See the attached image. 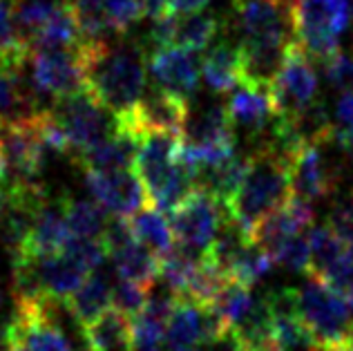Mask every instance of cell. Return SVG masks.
Segmentation results:
<instances>
[{
    "mask_svg": "<svg viewBox=\"0 0 353 351\" xmlns=\"http://www.w3.org/2000/svg\"><path fill=\"white\" fill-rule=\"evenodd\" d=\"M85 90L114 117H123L145 94L148 50L132 43L99 41L79 45Z\"/></svg>",
    "mask_w": 353,
    "mask_h": 351,
    "instance_id": "obj_1",
    "label": "cell"
},
{
    "mask_svg": "<svg viewBox=\"0 0 353 351\" xmlns=\"http://www.w3.org/2000/svg\"><path fill=\"white\" fill-rule=\"evenodd\" d=\"M289 197L291 163L268 146H259L248 157V170L226 210L241 230L250 233L259 219L280 208Z\"/></svg>",
    "mask_w": 353,
    "mask_h": 351,
    "instance_id": "obj_2",
    "label": "cell"
},
{
    "mask_svg": "<svg viewBox=\"0 0 353 351\" xmlns=\"http://www.w3.org/2000/svg\"><path fill=\"white\" fill-rule=\"evenodd\" d=\"M297 309L315 345L336 351L353 336L351 304L315 275L306 273V282L297 286Z\"/></svg>",
    "mask_w": 353,
    "mask_h": 351,
    "instance_id": "obj_3",
    "label": "cell"
},
{
    "mask_svg": "<svg viewBox=\"0 0 353 351\" xmlns=\"http://www.w3.org/2000/svg\"><path fill=\"white\" fill-rule=\"evenodd\" d=\"M293 39L313 61L324 63L340 50L351 21L349 0H291Z\"/></svg>",
    "mask_w": 353,
    "mask_h": 351,
    "instance_id": "obj_4",
    "label": "cell"
},
{
    "mask_svg": "<svg viewBox=\"0 0 353 351\" xmlns=\"http://www.w3.org/2000/svg\"><path fill=\"white\" fill-rule=\"evenodd\" d=\"M235 152V128L226 103H208L188 114L181 130V159L194 168L226 159Z\"/></svg>",
    "mask_w": 353,
    "mask_h": 351,
    "instance_id": "obj_5",
    "label": "cell"
},
{
    "mask_svg": "<svg viewBox=\"0 0 353 351\" xmlns=\"http://www.w3.org/2000/svg\"><path fill=\"white\" fill-rule=\"evenodd\" d=\"M52 114L68 137L70 154L77 161L103 143L108 137H112L117 130V117L101 106L88 90L70 99L57 101Z\"/></svg>",
    "mask_w": 353,
    "mask_h": 351,
    "instance_id": "obj_6",
    "label": "cell"
},
{
    "mask_svg": "<svg viewBox=\"0 0 353 351\" xmlns=\"http://www.w3.org/2000/svg\"><path fill=\"white\" fill-rule=\"evenodd\" d=\"M271 97L277 119H295L315 103L318 74L313 68V59L295 39L286 48L282 68L271 83Z\"/></svg>",
    "mask_w": 353,
    "mask_h": 351,
    "instance_id": "obj_7",
    "label": "cell"
},
{
    "mask_svg": "<svg viewBox=\"0 0 353 351\" xmlns=\"http://www.w3.org/2000/svg\"><path fill=\"white\" fill-rule=\"evenodd\" d=\"M228 210L210 192L194 188L179 206L170 212L174 244L206 253L221 226L226 224Z\"/></svg>",
    "mask_w": 353,
    "mask_h": 351,
    "instance_id": "obj_8",
    "label": "cell"
},
{
    "mask_svg": "<svg viewBox=\"0 0 353 351\" xmlns=\"http://www.w3.org/2000/svg\"><path fill=\"white\" fill-rule=\"evenodd\" d=\"M239 43H264L286 48L293 39L291 0H230Z\"/></svg>",
    "mask_w": 353,
    "mask_h": 351,
    "instance_id": "obj_9",
    "label": "cell"
},
{
    "mask_svg": "<svg viewBox=\"0 0 353 351\" xmlns=\"http://www.w3.org/2000/svg\"><path fill=\"white\" fill-rule=\"evenodd\" d=\"M30 72L34 88L41 92L43 99H54V103L85 90V70L79 48L32 50Z\"/></svg>",
    "mask_w": 353,
    "mask_h": 351,
    "instance_id": "obj_10",
    "label": "cell"
},
{
    "mask_svg": "<svg viewBox=\"0 0 353 351\" xmlns=\"http://www.w3.org/2000/svg\"><path fill=\"white\" fill-rule=\"evenodd\" d=\"M188 101L179 94L157 88L145 92L141 101L130 110L128 114L117 117V126L134 137H143L150 132L181 134L188 121Z\"/></svg>",
    "mask_w": 353,
    "mask_h": 351,
    "instance_id": "obj_11",
    "label": "cell"
},
{
    "mask_svg": "<svg viewBox=\"0 0 353 351\" xmlns=\"http://www.w3.org/2000/svg\"><path fill=\"white\" fill-rule=\"evenodd\" d=\"M179 152H181V134L150 132L139 137L134 172L141 179L150 204L174 174L176 166H179Z\"/></svg>",
    "mask_w": 353,
    "mask_h": 351,
    "instance_id": "obj_12",
    "label": "cell"
},
{
    "mask_svg": "<svg viewBox=\"0 0 353 351\" xmlns=\"http://www.w3.org/2000/svg\"><path fill=\"white\" fill-rule=\"evenodd\" d=\"M88 188L94 201L119 217H130L150 204L148 192L134 170L85 172Z\"/></svg>",
    "mask_w": 353,
    "mask_h": 351,
    "instance_id": "obj_13",
    "label": "cell"
},
{
    "mask_svg": "<svg viewBox=\"0 0 353 351\" xmlns=\"http://www.w3.org/2000/svg\"><path fill=\"white\" fill-rule=\"evenodd\" d=\"M342 179L338 163L327 159L320 146H309L291 161V195L318 201L333 195Z\"/></svg>",
    "mask_w": 353,
    "mask_h": 351,
    "instance_id": "obj_14",
    "label": "cell"
},
{
    "mask_svg": "<svg viewBox=\"0 0 353 351\" xmlns=\"http://www.w3.org/2000/svg\"><path fill=\"white\" fill-rule=\"evenodd\" d=\"M313 219L315 212L309 201L291 195L280 208H275L264 219H259L248 233V237L255 246H259L273 257V253L286 239H291L293 235H302L304 228L313 226Z\"/></svg>",
    "mask_w": 353,
    "mask_h": 351,
    "instance_id": "obj_15",
    "label": "cell"
},
{
    "mask_svg": "<svg viewBox=\"0 0 353 351\" xmlns=\"http://www.w3.org/2000/svg\"><path fill=\"white\" fill-rule=\"evenodd\" d=\"M148 72L152 74L159 88L188 101V97L197 92L201 63L197 59V52L183 48H163L148 54Z\"/></svg>",
    "mask_w": 353,
    "mask_h": 351,
    "instance_id": "obj_16",
    "label": "cell"
},
{
    "mask_svg": "<svg viewBox=\"0 0 353 351\" xmlns=\"http://www.w3.org/2000/svg\"><path fill=\"white\" fill-rule=\"evenodd\" d=\"M226 110L233 128H239L255 139L264 137V132L271 130L277 121L271 90L248 86V83H239V88L233 90L226 101Z\"/></svg>",
    "mask_w": 353,
    "mask_h": 351,
    "instance_id": "obj_17",
    "label": "cell"
},
{
    "mask_svg": "<svg viewBox=\"0 0 353 351\" xmlns=\"http://www.w3.org/2000/svg\"><path fill=\"white\" fill-rule=\"evenodd\" d=\"M70 239H72V233H70L68 219H65L63 201H59V204L45 201V204L36 210L25 244L21 246V251H16V253L45 257V255L63 251V248L70 244Z\"/></svg>",
    "mask_w": 353,
    "mask_h": 351,
    "instance_id": "obj_18",
    "label": "cell"
},
{
    "mask_svg": "<svg viewBox=\"0 0 353 351\" xmlns=\"http://www.w3.org/2000/svg\"><path fill=\"white\" fill-rule=\"evenodd\" d=\"M139 150V137L125 132L117 126L112 137L81 157L79 163L85 172H121L134 170V159Z\"/></svg>",
    "mask_w": 353,
    "mask_h": 351,
    "instance_id": "obj_19",
    "label": "cell"
},
{
    "mask_svg": "<svg viewBox=\"0 0 353 351\" xmlns=\"http://www.w3.org/2000/svg\"><path fill=\"white\" fill-rule=\"evenodd\" d=\"M112 295H114L112 280H110L103 271L97 269L68 300H65V311L70 313L72 320H77L83 327L94 318H99L101 313H105L114 307Z\"/></svg>",
    "mask_w": 353,
    "mask_h": 351,
    "instance_id": "obj_20",
    "label": "cell"
},
{
    "mask_svg": "<svg viewBox=\"0 0 353 351\" xmlns=\"http://www.w3.org/2000/svg\"><path fill=\"white\" fill-rule=\"evenodd\" d=\"M81 334L88 345V351H130L132 320L112 307L88 325H83Z\"/></svg>",
    "mask_w": 353,
    "mask_h": 351,
    "instance_id": "obj_21",
    "label": "cell"
},
{
    "mask_svg": "<svg viewBox=\"0 0 353 351\" xmlns=\"http://www.w3.org/2000/svg\"><path fill=\"white\" fill-rule=\"evenodd\" d=\"M248 170V157L233 152L230 157L215 163H206L197 168V188L210 192L221 204H228L237 192L241 179Z\"/></svg>",
    "mask_w": 353,
    "mask_h": 351,
    "instance_id": "obj_22",
    "label": "cell"
},
{
    "mask_svg": "<svg viewBox=\"0 0 353 351\" xmlns=\"http://www.w3.org/2000/svg\"><path fill=\"white\" fill-rule=\"evenodd\" d=\"M201 77L206 86L217 92V94H226L239 88L241 83V61H239V48H233L226 41H219L210 45L206 57L201 59Z\"/></svg>",
    "mask_w": 353,
    "mask_h": 351,
    "instance_id": "obj_23",
    "label": "cell"
},
{
    "mask_svg": "<svg viewBox=\"0 0 353 351\" xmlns=\"http://www.w3.org/2000/svg\"><path fill=\"white\" fill-rule=\"evenodd\" d=\"M309 246H311V266L309 275L324 278L333 269H338L342 262L353 257V246L345 237L338 235L329 224L315 226L309 233Z\"/></svg>",
    "mask_w": 353,
    "mask_h": 351,
    "instance_id": "obj_24",
    "label": "cell"
},
{
    "mask_svg": "<svg viewBox=\"0 0 353 351\" xmlns=\"http://www.w3.org/2000/svg\"><path fill=\"white\" fill-rule=\"evenodd\" d=\"M130 226H132L137 242L145 246L150 253H154L159 260L174 248L172 226H170V221L165 219L163 210H159L157 206L148 204L145 208L134 212V215L130 217Z\"/></svg>",
    "mask_w": 353,
    "mask_h": 351,
    "instance_id": "obj_25",
    "label": "cell"
},
{
    "mask_svg": "<svg viewBox=\"0 0 353 351\" xmlns=\"http://www.w3.org/2000/svg\"><path fill=\"white\" fill-rule=\"evenodd\" d=\"M112 262H114V271L119 280L134 282L141 286H152L159 280L161 260L139 242L112 255Z\"/></svg>",
    "mask_w": 353,
    "mask_h": 351,
    "instance_id": "obj_26",
    "label": "cell"
},
{
    "mask_svg": "<svg viewBox=\"0 0 353 351\" xmlns=\"http://www.w3.org/2000/svg\"><path fill=\"white\" fill-rule=\"evenodd\" d=\"M65 219H68L72 237L79 239H101L108 226L105 208L94 199H63Z\"/></svg>",
    "mask_w": 353,
    "mask_h": 351,
    "instance_id": "obj_27",
    "label": "cell"
},
{
    "mask_svg": "<svg viewBox=\"0 0 353 351\" xmlns=\"http://www.w3.org/2000/svg\"><path fill=\"white\" fill-rule=\"evenodd\" d=\"M221 30V21L215 14L197 12V14H183L176 16L174 27V48H183L190 52L208 50L212 41L217 39Z\"/></svg>",
    "mask_w": 353,
    "mask_h": 351,
    "instance_id": "obj_28",
    "label": "cell"
},
{
    "mask_svg": "<svg viewBox=\"0 0 353 351\" xmlns=\"http://www.w3.org/2000/svg\"><path fill=\"white\" fill-rule=\"evenodd\" d=\"M250 289H253V286H246L237 280H228L224 289H221V293L217 295V300L212 302L210 309L217 313L228 331L233 329L237 322L244 320L246 313L253 309L255 295Z\"/></svg>",
    "mask_w": 353,
    "mask_h": 351,
    "instance_id": "obj_29",
    "label": "cell"
},
{
    "mask_svg": "<svg viewBox=\"0 0 353 351\" xmlns=\"http://www.w3.org/2000/svg\"><path fill=\"white\" fill-rule=\"evenodd\" d=\"M72 9L77 14L81 43L110 41L117 34L108 21L105 0H72Z\"/></svg>",
    "mask_w": 353,
    "mask_h": 351,
    "instance_id": "obj_30",
    "label": "cell"
},
{
    "mask_svg": "<svg viewBox=\"0 0 353 351\" xmlns=\"http://www.w3.org/2000/svg\"><path fill=\"white\" fill-rule=\"evenodd\" d=\"M61 3L63 0H14L16 25L27 45L43 30V25L54 16Z\"/></svg>",
    "mask_w": 353,
    "mask_h": 351,
    "instance_id": "obj_31",
    "label": "cell"
},
{
    "mask_svg": "<svg viewBox=\"0 0 353 351\" xmlns=\"http://www.w3.org/2000/svg\"><path fill=\"white\" fill-rule=\"evenodd\" d=\"M273 264L275 262H273L271 255H268L266 251H262V248L250 242L244 248V253H241L237 260H235V264L230 266L228 278L230 280H237V282L246 284V286H255L257 282H262L266 275L271 273Z\"/></svg>",
    "mask_w": 353,
    "mask_h": 351,
    "instance_id": "obj_32",
    "label": "cell"
},
{
    "mask_svg": "<svg viewBox=\"0 0 353 351\" xmlns=\"http://www.w3.org/2000/svg\"><path fill=\"white\" fill-rule=\"evenodd\" d=\"M273 262L284 266V269H289V271H304V273H309V266H311L309 237L293 235L291 239H286V242L273 253Z\"/></svg>",
    "mask_w": 353,
    "mask_h": 351,
    "instance_id": "obj_33",
    "label": "cell"
},
{
    "mask_svg": "<svg viewBox=\"0 0 353 351\" xmlns=\"http://www.w3.org/2000/svg\"><path fill=\"white\" fill-rule=\"evenodd\" d=\"M148 293H150V286H141V284H134V282L117 280L114 295H112L114 309H119L121 313H125V316L132 320V318H137L139 313L143 311Z\"/></svg>",
    "mask_w": 353,
    "mask_h": 351,
    "instance_id": "obj_34",
    "label": "cell"
},
{
    "mask_svg": "<svg viewBox=\"0 0 353 351\" xmlns=\"http://www.w3.org/2000/svg\"><path fill=\"white\" fill-rule=\"evenodd\" d=\"M105 14L117 34H128L143 14L141 0H105Z\"/></svg>",
    "mask_w": 353,
    "mask_h": 351,
    "instance_id": "obj_35",
    "label": "cell"
},
{
    "mask_svg": "<svg viewBox=\"0 0 353 351\" xmlns=\"http://www.w3.org/2000/svg\"><path fill=\"white\" fill-rule=\"evenodd\" d=\"M324 77H327L329 86L338 92H345L353 86V57L345 50H338L333 57H329L322 63Z\"/></svg>",
    "mask_w": 353,
    "mask_h": 351,
    "instance_id": "obj_36",
    "label": "cell"
},
{
    "mask_svg": "<svg viewBox=\"0 0 353 351\" xmlns=\"http://www.w3.org/2000/svg\"><path fill=\"white\" fill-rule=\"evenodd\" d=\"M327 224L353 246V192L331 208Z\"/></svg>",
    "mask_w": 353,
    "mask_h": 351,
    "instance_id": "obj_37",
    "label": "cell"
},
{
    "mask_svg": "<svg viewBox=\"0 0 353 351\" xmlns=\"http://www.w3.org/2000/svg\"><path fill=\"white\" fill-rule=\"evenodd\" d=\"M336 121L340 123V128L353 123V86L340 92V99L336 103Z\"/></svg>",
    "mask_w": 353,
    "mask_h": 351,
    "instance_id": "obj_38",
    "label": "cell"
},
{
    "mask_svg": "<svg viewBox=\"0 0 353 351\" xmlns=\"http://www.w3.org/2000/svg\"><path fill=\"white\" fill-rule=\"evenodd\" d=\"M210 0H165V12L183 16V14H197L203 12Z\"/></svg>",
    "mask_w": 353,
    "mask_h": 351,
    "instance_id": "obj_39",
    "label": "cell"
},
{
    "mask_svg": "<svg viewBox=\"0 0 353 351\" xmlns=\"http://www.w3.org/2000/svg\"><path fill=\"white\" fill-rule=\"evenodd\" d=\"M143 5V14H148L150 18H159L161 14H165V0H141Z\"/></svg>",
    "mask_w": 353,
    "mask_h": 351,
    "instance_id": "obj_40",
    "label": "cell"
},
{
    "mask_svg": "<svg viewBox=\"0 0 353 351\" xmlns=\"http://www.w3.org/2000/svg\"><path fill=\"white\" fill-rule=\"evenodd\" d=\"M215 347H217L215 351H244V349H241V347L235 343V338H233V336H228L226 340H221V343H217Z\"/></svg>",
    "mask_w": 353,
    "mask_h": 351,
    "instance_id": "obj_41",
    "label": "cell"
}]
</instances>
